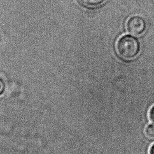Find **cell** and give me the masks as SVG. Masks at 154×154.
Wrapping results in <instances>:
<instances>
[{
	"label": "cell",
	"instance_id": "7",
	"mask_svg": "<svg viewBox=\"0 0 154 154\" xmlns=\"http://www.w3.org/2000/svg\"><path fill=\"white\" fill-rule=\"evenodd\" d=\"M149 154H154V144L150 148Z\"/></svg>",
	"mask_w": 154,
	"mask_h": 154
},
{
	"label": "cell",
	"instance_id": "3",
	"mask_svg": "<svg viewBox=\"0 0 154 154\" xmlns=\"http://www.w3.org/2000/svg\"><path fill=\"white\" fill-rule=\"evenodd\" d=\"M82 5L88 7H96L102 4L105 0H78Z\"/></svg>",
	"mask_w": 154,
	"mask_h": 154
},
{
	"label": "cell",
	"instance_id": "1",
	"mask_svg": "<svg viewBox=\"0 0 154 154\" xmlns=\"http://www.w3.org/2000/svg\"><path fill=\"white\" fill-rule=\"evenodd\" d=\"M116 50L122 59L131 60L139 53V43L133 36L124 35L118 38L116 43Z\"/></svg>",
	"mask_w": 154,
	"mask_h": 154
},
{
	"label": "cell",
	"instance_id": "6",
	"mask_svg": "<svg viewBox=\"0 0 154 154\" xmlns=\"http://www.w3.org/2000/svg\"><path fill=\"white\" fill-rule=\"evenodd\" d=\"M5 89V85L1 78H0V96L3 94Z\"/></svg>",
	"mask_w": 154,
	"mask_h": 154
},
{
	"label": "cell",
	"instance_id": "4",
	"mask_svg": "<svg viewBox=\"0 0 154 154\" xmlns=\"http://www.w3.org/2000/svg\"><path fill=\"white\" fill-rule=\"evenodd\" d=\"M146 135L149 138H154V124H150L145 129Z\"/></svg>",
	"mask_w": 154,
	"mask_h": 154
},
{
	"label": "cell",
	"instance_id": "5",
	"mask_svg": "<svg viewBox=\"0 0 154 154\" xmlns=\"http://www.w3.org/2000/svg\"><path fill=\"white\" fill-rule=\"evenodd\" d=\"M149 117L150 121L154 124V106L151 108L149 112Z\"/></svg>",
	"mask_w": 154,
	"mask_h": 154
},
{
	"label": "cell",
	"instance_id": "2",
	"mask_svg": "<svg viewBox=\"0 0 154 154\" xmlns=\"http://www.w3.org/2000/svg\"><path fill=\"white\" fill-rule=\"evenodd\" d=\"M126 28L129 33L139 36L145 32L146 28L145 21L139 15H133L127 20Z\"/></svg>",
	"mask_w": 154,
	"mask_h": 154
}]
</instances>
